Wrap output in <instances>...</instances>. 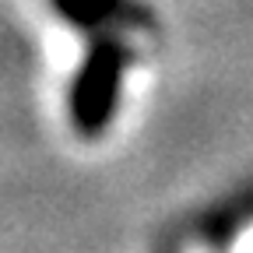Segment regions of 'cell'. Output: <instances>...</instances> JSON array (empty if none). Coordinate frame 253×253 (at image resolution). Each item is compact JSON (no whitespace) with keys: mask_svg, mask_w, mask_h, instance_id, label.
<instances>
[{"mask_svg":"<svg viewBox=\"0 0 253 253\" xmlns=\"http://www.w3.org/2000/svg\"><path fill=\"white\" fill-rule=\"evenodd\" d=\"M113 84H116V53H99L78 88L74 113H78L81 126H99V120L106 116V106H109Z\"/></svg>","mask_w":253,"mask_h":253,"instance_id":"cell-1","label":"cell"}]
</instances>
